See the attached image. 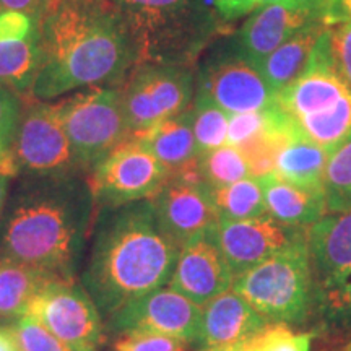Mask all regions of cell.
<instances>
[{
  "mask_svg": "<svg viewBox=\"0 0 351 351\" xmlns=\"http://www.w3.org/2000/svg\"><path fill=\"white\" fill-rule=\"evenodd\" d=\"M265 125V114L263 111L231 114L228 122L226 143L241 148L249 140H252Z\"/></svg>",
  "mask_w": 351,
  "mask_h": 351,
  "instance_id": "cell-34",
  "label": "cell"
},
{
  "mask_svg": "<svg viewBox=\"0 0 351 351\" xmlns=\"http://www.w3.org/2000/svg\"><path fill=\"white\" fill-rule=\"evenodd\" d=\"M212 5L228 23L251 13L257 7V0H212Z\"/></svg>",
  "mask_w": 351,
  "mask_h": 351,
  "instance_id": "cell-36",
  "label": "cell"
},
{
  "mask_svg": "<svg viewBox=\"0 0 351 351\" xmlns=\"http://www.w3.org/2000/svg\"><path fill=\"white\" fill-rule=\"evenodd\" d=\"M189 111L199 155L226 145L230 114L200 95H195Z\"/></svg>",
  "mask_w": 351,
  "mask_h": 351,
  "instance_id": "cell-29",
  "label": "cell"
},
{
  "mask_svg": "<svg viewBox=\"0 0 351 351\" xmlns=\"http://www.w3.org/2000/svg\"><path fill=\"white\" fill-rule=\"evenodd\" d=\"M26 314L36 317L73 351H96L101 341L99 311L86 289L72 280H52L29 302Z\"/></svg>",
  "mask_w": 351,
  "mask_h": 351,
  "instance_id": "cell-12",
  "label": "cell"
},
{
  "mask_svg": "<svg viewBox=\"0 0 351 351\" xmlns=\"http://www.w3.org/2000/svg\"><path fill=\"white\" fill-rule=\"evenodd\" d=\"M230 351H251V348H249V343H247V341H245V343L231 346Z\"/></svg>",
  "mask_w": 351,
  "mask_h": 351,
  "instance_id": "cell-41",
  "label": "cell"
},
{
  "mask_svg": "<svg viewBox=\"0 0 351 351\" xmlns=\"http://www.w3.org/2000/svg\"><path fill=\"white\" fill-rule=\"evenodd\" d=\"M78 169H93L129 140L122 85L93 86L56 104Z\"/></svg>",
  "mask_w": 351,
  "mask_h": 351,
  "instance_id": "cell-7",
  "label": "cell"
},
{
  "mask_svg": "<svg viewBox=\"0 0 351 351\" xmlns=\"http://www.w3.org/2000/svg\"><path fill=\"white\" fill-rule=\"evenodd\" d=\"M10 332L19 351H73L32 314L20 315L19 322Z\"/></svg>",
  "mask_w": 351,
  "mask_h": 351,
  "instance_id": "cell-30",
  "label": "cell"
},
{
  "mask_svg": "<svg viewBox=\"0 0 351 351\" xmlns=\"http://www.w3.org/2000/svg\"><path fill=\"white\" fill-rule=\"evenodd\" d=\"M195 72L187 65L143 62L122 85V104L129 140L140 138L168 117L191 108Z\"/></svg>",
  "mask_w": 351,
  "mask_h": 351,
  "instance_id": "cell-8",
  "label": "cell"
},
{
  "mask_svg": "<svg viewBox=\"0 0 351 351\" xmlns=\"http://www.w3.org/2000/svg\"><path fill=\"white\" fill-rule=\"evenodd\" d=\"M197 173L208 189L230 186L251 176L247 160L238 147L223 145L197 156Z\"/></svg>",
  "mask_w": 351,
  "mask_h": 351,
  "instance_id": "cell-27",
  "label": "cell"
},
{
  "mask_svg": "<svg viewBox=\"0 0 351 351\" xmlns=\"http://www.w3.org/2000/svg\"><path fill=\"white\" fill-rule=\"evenodd\" d=\"M109 317V327L114 332L148 330L176 337L182 341H197L202 306L171 287H161L122 306Z\"/></svg>",
  "mask_w": 351,
  "mask_h": 351,
  "instance_id": "cell-14",
  "label": "cell"
},
{
  "mask_svg": "<svg viewBox=\"0 0 351 351\" xmlns=\"http://www.w3.org/2000/svg\"><path fill=\"white\" fill-rule=\"evenodd\" d=\"M282 2H309V0H257V7L270 5V3H282Z\"/></svg>",
  "mask_w": 351,
  "mask_h": 351,
  "instance_id": "cell-40",
  "label": "cell"
},
{
  "mask_svg": "<svg viewBox=\"0 0 351 351\" xmlns=\"http://www.w3.org/2000/svg\"><path fill=\"white\" fill-rule=\"evenodd\" d=\"M232 289L244 298L269 324L300 326L313 315V271L307 239L275 254L232 282Z\"/></svg>",
  "mask_w": 351,
  "mask_h": 351,
  "instance_id": "cell-5",
  "label": "cell"
},
{
  "mask_svg": "<svg viewBox=\"0 0 351 351\" xmlns=\"http://www.w3.org/2000/svg\"><path fill=\"white\" fill-rule=\"evenodd\" d=\"M313 271V315L351 333V208L326 213L306 230Z\"/></svg>",
  "mask_w": 351,
  "mask_h": 351,
  "instance_id": "cell-6",
  "label": "cell"
},
{
  "mask_svg": "<svg viewBox=\"0 0 351 351\" xmlns=\"http://www.w3.org/2000/svg\"><path fill=\"white\" fill-rule=\"evenodd\" d=\"M0 351H19L10 330H2L0 328Z\"/></svg>",
  "mask_w": 351,
  "mask_h": 351,
  "instance_id": "cell-38",
  "label": "cell"
},
{
  "mask_svg": "<svg viewBox=\"0 0 351 351\" xmlns=\"http://www.w3.org/2000/svg\"><path fill=\"white\" fill-rule=\"evenodd\" d=\"M132 34L140 64L192 67L226 21L208 0H109Z\"/></svg>",
  "mask_w": 351,
  "mask_h": 351,
  "instance_id": "cell-4",
  "label": "cell"
},
{
  "mask_svg": "<svg viewBox=\"0 0 351 351\" xmlns=\"http://www.w3.org/2000/svg\"><path fill=\"white\" fill-rule=\"evenodd\" d=\"M295 122L307 138L330 153L351 138V93L326 111L309 114Z\"/></svg>",
  "mask_w": 351,
  "mask_h": 351,
  "instance_id": "cell-26",
  "label": "cell"
},
{
  "mask_svg": "<svg viewBox=\"0 0 351 351\" xmlns=\"http://www.w3.org/2000/svg\"><path fill=\"white\" fill-rule=\"evenodd\" d=\"M195 95L205 96L230 116L263 111L276 99L261 70L239 56L232 44L205 59L195 77Z\"/></svg>",
  "mask_w": 351,
  "mask_h": 351,
  "instance_id": "cell-10",
  "label": "cell"
},
{
  "mask_svg": "<svg viewBox=\"0 0 351 351\" xmlns=\"http://www.w3.org/2000/svg\"><path fill=\"white\" fill-rule=\"evenodd\" d=\"M135 140L153 153L169 176L194 166L199 156L189 109L178 116L168 117Z\"/></svg>",
  "mask_w": 351,
  "mask_h": 351,
  "instance_id": "cell-21",
  "label": "cell"
},
{
  "mask_svg": "<svg viewBox=\"0 0 351 351\" xmlns=\"http://www.w3.org/2000/svg\"><path fill=\"white\" fill-rule=\"evenodd\" d=\"M218 221H239L267 215L265 197L258 178L241 179L230 186L208 189Z\"/></svg>",
  "mask_w": 351,
  "mask_h": 351,
  "instance_id": "cell-25",
  "label": "cell"
},
{
  "mask_svg": "<svg viewBox=\"0 0 351 351\" xmlns=\"http://www.w3.org/2000/svg\"><path fill=\"white\" fill-rule=\"evenodd\" d=\"M231 346H228V348H205L204 351H230Z\"/></svg>",
  "mask_w": 351,
  "mask_h": 351,
  "instance_id": "cell-42",
  "label": "cell"
},
{
  "mask_svg": "<svg viewBox=\"0 0 351 351\" xmlns=\"http://www.w3.org/2000/svg\"><path fill=\"white\" fill-rule=\"evenodd\" d=\"M52 280L12 261L0 262V317L23 315L29 302Z\"/></svg>",
  "mask_w": 351,
  "mask_h": 351,
  "instance_id": "cell-24",
  "label": "cell"
},
{
  "mask_svg": "<svg viewBox=\"0 0 351 351\" xmlns=\"http://www.w3.org/2000/svg\"><path fill=\"white\" fill-rule=\"evenodd\" d=\"M49 0H0V8L2 10L20 12L32 19H41L44 8H46Z\"/></svg>",
  "mask_w": 351,
  "mask_h": 351,
  "instance_id": "cell-37",
  "label": "cell"
},
{
  "mask_svg": "<svg viewBox=\"0 0 351 351\" xmlns=\"http://www.w3.org/2000/svg\"><path fill=\"white\" fill-rule=\"evenodd\" d=\"M8 155L15 171L38 178H64L78 171L56 104L34 103L23 112Z\"/></svg>",
  "mask_w": 351,
  "mask_h": 351,
  "instance_id": "cell-11",
  "label": "cell"
},
{
  "mask_svg": "<svg viewBox=\"0 0 351 351\" xmlns=\"http://www.w3.org/2000/svg\"><path fill=\"white\" fill-rule=\"evenodd\" d=\"M8 179H10V176L0 173V213H2L3 207H5L7 191H8Z\"/></svg>",
  "mask_w": 351,
  "mask_h": 351,
  "instance_id": "cell-39",
  "label": "cell"
},
{
  "mask_svg": "<svg viewBox=\"0 0 351 351\" xmlns=\"http://www.w3.org/2000/svg\"><path fill=\"white\" fill-rule=\"evenodd\" d=\"M215 236L232 278H238L252 267L306 238V230L283 225L267 213L239 221H218Z\"/></svg>",
  "mask_w": 351,
  "mask_h": 351,
  "instance_id": "cell-15",
  "label": "cell"
},
{
  "mask_svg": "<svg viewBox=\"0 0 351 351\" xmlns=\"http://www.w3.org/2000/svg\"><path fill=\"white\" fill-rule=\"evenodd\" d=\"M311 341L313 333L270 324L247 343L251 351H311Z\"/></svg>",
  "mask_w": 351,
  "mask_h": 351,
  "instance_id": "cell-31",
  "label": "cell"
},
{
  "mask_svg": "<svg viewBox=\"0 0 351 351\" xmlns=\"http://www.w3.org/2000/svg\"><path fill=\"white\" fill-rule=\"evenodd\" d=\"M258 179L262 182L267 213L276 221L307 230L327 213L322 191L298 187L276 173H269Z\"/></svg>",
  "mask_w": 351,
  "mask_h": 351,
  "instance_id": "cell-19",
  "label": "cell"
},
{
  "mask_svg": "<svg viewBox=\"0 0 351 351\" xmlns=\"http://www.w3.org/2000/svg\"><path fill=\"white\" fill-rule=\"evenodd\" d=\"M327 160L328 152L307 138L298 127L276 153L274 173L298 187L322 191Z\"/></svg>",
  "mask_w": 351,
  "mask_h": 351,
  "instance_id": "cell-23",
  "label": "cell"
},
{
  "mask_svg": "<svg viewBox=\"0 0 351 351\" xmlns=\"http://www.w3.org/2000/svg\"><path fill=\"white\" fill-rule=\"evenodd\" d=\"M41 67V29L0 36V85L16 95L32 93Z\"/></svg>",
  "mask_w": 351,
  "mask_h": 351,
  "instance_id": "cell-22",
  "label": "cell"
},
{
  "mask_svg": "<svg viewBox=\"0 0 351 351\" xmlns=\"http://www.w3.org/2000/svg\"><path fill=\"white\" fill-rule=\"evenodd\" d=\"M44 181L13 205L3 232V261L29 267L49 280H72L77 241L93 197L73 174Z\"/></svg>",
  "mask_w": 351,
  "mask_h": 351,
  "instance_id": "cell-3",
  "label": "cell"
},
{
  "mask_svg": "<svg viewBox=\"0 0 351 351\" xmlns=\"http://www.w3.org/2000/svg\"><path fill=\"white\" fill-rule=\"evenodd\" d=\"M39 29L41 67L32 90L39 101L122 85L140 64L129 28L109 0H49Z\"/></svg>",
  "mask_w": 351,
  "mask_h": 351,
  "instance_id": "cell-1",
  "label": "cell"
},
{
  "mask_svg": "<svg viewBox=\"0 0 351 351\" xmlns=\"http://www.w3.org/2000/svg\"><path fill=\"white\" fill-rule=\"evenodd\" d=\"M322 191L327 213L351 208V138L328 153Z\"/></svg>",
  "mask_w": 351,
  "mask_h": 351,
  "instance_id": "cell-28",
  "label": "cell"
},
{
  "mask_svg": "<svg viewBox=\"0 0 351 351\" xmlns=\"http://www.w3.org/2000/svg\"><path fill=\"white\" fill-rule=\"evenodd\" d=\"M114 351H186V341L158 332H122L114 343Z\"/></svg>",
  "mask_w": 351,
  "mask_h": 351,
  "instance_id": "cell-32",
  "label": "cell"
},
{
  "mask_svg": "<svg viewBox=\"0 0 351 351\" xmlns=\"http://www.w3.org/2000/svg\"><path fill=\"white\" fill-rule=\"evenodd\" d=\"M168 178V171L145 145L127 140L91 169L88 187L96 204L117 208L150 200Z\"/></svg>",
  "mask_w": 351,
  "mask_h": 351,
  "instance_id": "cell-9",
  "label": "cell"
},
{
  "mask_svg": "<svg viewBox=\"0 0 351 351\" xmlns=\"http://www.w3.org/2000/svg\"><path fill=\"white\" fill-rule=\"evenodd\" d=\"M270 326L234 289L202 306L199 343L204 348H228L252 339Z\"/></svg>",
  "mask_w": 351,
  "mask_h": 351,
  "instance_id": "cell-18",
  "label": "cell"
},
{
  "mask_svg": "<svg viewBox=\"0 0 351 351\" xmlns=\"http://www.w3.org/2000/svg\"><path fill=\"white\" fill-rule=\"evenodd\" d=\"M328 28H330V46L337 69L351 90V21Z\"/></svg>",
  "mask_w": 351,
  "mask_h": 351,
  "instance_id": "cell-35",
  "label": "cell"
},
{
  "mask_svg": "<svg viewBox=\"0 0 351 351\" xmlns=\"http://www.w3.org/2000/svg\"><path fill=\"white\" fill-rule=\"evenodd\" d=\"M232 282L234 278L212 228L182 245L169 287L195 304L205 306L228 291Z\"/></svg>",
  "mask_w": 351,
  "mask_h": 351,
  "instance_id": "cell-17",
  "label": "cell"
},
{
  "mask_svg": "<svg viewBox=\"0 0 351 351\" xmlns=\"http://www.w3.org/2000/svg\"><path fill=\"white\" fill-rule=\"evenodd\" d=\"M150 202L158 225L179 247L218 223L210 191L197 173V165L171 174Z\"/></svg>",
  "mask_w": 351,
  "mask_h": 351,
  "instance_id": "cell-13",
  "label": "cell"
},
{
  "mask_svg": "<svg viewBox=\"0 0 351 351\" xmlns=\"http://www.w3.org/2000/svg\"><path fill=\"white\" fill-rule=\"evenodd\" d=\"M181 247L176 245L142 200L117 207L101 221L83 275L99 313L111 315L171 280Z\"/></svg>",
  "mask_w": 351,
  "mask_h": 351,
  "instance_id": "cell-2",
  "label": "cell"
},
{
  "mask_svg": "<svg viewBox=\"0 0 351 351\" xmlns=\"http://www.w3.org/2000/svg\"><path fill=\"white\" fill-rule=\"evenodd\" d=\"M327 25L324 19L313 20L304 28L287 39L282 46L276 47L263 62L258 65L262 77L265 78L267 85L271 88L275 95H278L283 88L291 85L296 78H300L309 64L315 43L319 41L320 34Z\"/></svg>",
  "mask_w": 351,
  "mask_h": 351,
  "instance_id": "cell-20",
  "label": "cell"
},
{
  "mask_svg": "<svg viewBox=\"0 0 351 351\" xmlns=\"http://www.w3.org/2000/svg\"><path fill=\"white\" fill-rule=\"evenodd\" d=\"M326 2L327 0H309L258 7L236 33L231 43L232 47L258 69V65L293 34L313 20L324 19Z\"/></svg>",
  "mask_w": 351,
  "mask_h": 351,
  "instance_id": "cell-16",
  "label": "cell"
},
{
  "mask_svg": "<svg viewBox=\"0 0 351 351\" xmlns=\"http://www.w3.org/2000/svg\"><path fill=\"white\" fill-rule=\"evenodd\" d=\"M21 116L20 95L10 88L0 85V158L10 152Z\"/></svg>",
  "mask_w": 351,
  "mask_h": 351,
  "instance_id": "cell-33",
  "label": "cell"
}]
</instances>
